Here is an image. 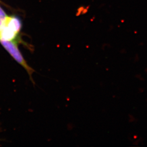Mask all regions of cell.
Returning <instances> with one entry per match:
<instances>
[{"label": "cell", "instance_id": "6da1fadb", "mask_svg": "<svg viewBox=\"0 0 147 147\" xmlns=\"http://www.w3.org/2000/svg\"><path fill=\"white\" fill-rule=\"evenodd\" d=\"M18 42L16 41L0 40V43H1V45L17 63L26 70L28 75H29L31 81L34 84L32 78V74L34 72V70L28 65L25 59L24 58V56L18 48Z\"/></svg>", "mask_w": 147, "mask_h": 147}]
</instances>
